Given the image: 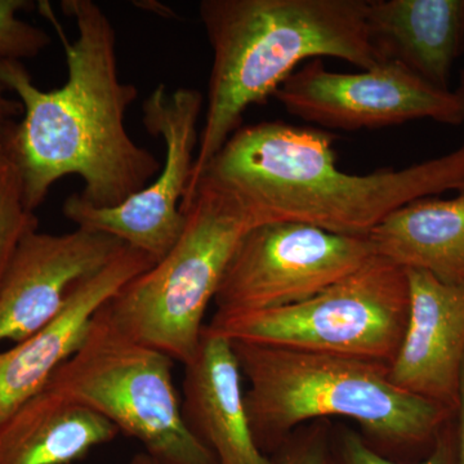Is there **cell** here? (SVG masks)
<instances>
[{
	"label": "cell",
	"mask_w": 464,
	"mask_h": 464,
	"mask_svg": "<svg viewBox=\"0 0 464 464\" xmlns=\"http://www.w3.org/2000/svg\"><path fill=\"white\" fill-rule=\"evenodd\" d=\"M61 5L74 18V42L67 41L50 5L41 3L39 8L63 39L67 63L63 87L42 91L24 63L0 60V87L24 108L8 151L33 212L69 174L83 179L82 199L94 207H116L154 181L163 166L125 127V114L139 91L119 79L116 34L108 14L92 0H63Z\"/></svg>",
	"instance_id": "6da1fadb"
},
{
	"label": "cell",
	"mask_w": 464,
	"mask_h": 464,
	"mask_svg": "<svg viewBox=\"0 0 464 464\" xmlns=\"http://www.w3.org/2000/svg\"><path fill=\"white\" fill-rule=\"evenodd\" d=\"M332 143L331 134L314 128L248 125L232 134L201 179L231 192L262 224L295 222L351 237H368L411 201L464 191V143L402 169L362 176L337 167Z\"/></svg>",
	"instance_id": "7a4b0ae2"
},
{
	"label": "cell",
	"mask_w": 464,
	"mask_h": 464,
	"mask_svg": "<svg viewBox=\"0 0 464 464\" xmlns=\"http://www.w3.org/2000/svg\"><path fill=\"white\" fill-rule=\"evenodd\" d=\"M369 0H203L199 14L213 52L206 121L186 200L204 170L306 60L338 58L362 70L383 63L368 29ZM182 203V204H183Z\"/></svg>",
	"instance_id": "3957f363"
},
{
	"label": "cell",
	"mask_w": 464,
	"mask_h": 464,
	"mask_svg": "<svg viewBox=\"0 0 464 464\" xmlns=\"http://www.w3.org/2000/svg\"><path fill=\"white\" fill-rule=\"evenodd\" d=\"M250 427L258 448L274 456L299 427L315 420H353L369 445L389 459L417 462L453 417L445 406L400 390L389 365L333 355L231 342Z\"/></svg>",
	"instance_id": "277c9868"
},
{
	"label": "cell",
	"mask_w": 464,
	"mask_h": 464,
	"mask_svg": "<svg viewBox=\"0 0 464 464\" xmlns=\"http://www.w3.org/2000/svg\"><path fill=\"white\" fill-rule=\"evenodd\" d=\"M181 209L185 225L173 248L106 308L125 334L186 365L199 347L204 316L235 249L262 222L207 179L198 182Z\"/></svg>",
	"instance_id": "5b68a950"
},
{
	"label": "cell",
	"mask_w": 464,
	"mask_h": 464,
	"mask_svg": "<svg viewBox=\"0 0 464 464\" xmlns=\"http://www.w3.org/2000/svg\"><path fill=\"white\" fill-rule=\"evenodd\" d=\"M173 360L125 334L103 306L83 343L47 386L141 442L164 464H217L183 420L173 383Z\"/></svg>",
	"instance_id": "8992f818"
},
{
	"label": "cell",
	"mask_w": 464,
	"mask_h": 464,
	"mask_svg": "<svg viewBox=\"0 0 464 464\" xmlns=\"http://www.w3.org/2000/svg\"><path fill=\"white\" fill-rule=\"evenodd\" d=\"M406 271L373 256L319 295L259 313L217 315L204 331L230 342L357 357L389 365L404 337Z\"/></svg>",
	"instance_id": "52a82bcc"
},
{
	"label": "cell",
	"mask_w": 464,
	"mask_h": 464,
	"mask_svg": "<svg viewBox=\"0 0 464 464\" xmlns=\"http://www.w3.org/2000/svg\"><path fill=\"white\" fill-rule=\"evenodd\" d=\"M375 256L366 237L295 222L256 226L241 239L217 290V315L274 310L319 295Z\"/></svg>",
	"instance_id": "ba28073f"
},
{
	"label": "cell",
	"mask_w": 464,
	"mask_h": 464,
	"mask_svg": "<svg viewBox=\"0 0 464 464\" xmlns=\"http://www.w3.org/2000/svg\"><path fill=\"white\" fill-rule=\"evenodd\" d=\"M203 105V94L195 88H177L169 93L166 85H158L142 105L146 130L163 140L166 148L157 179L116 207H94L72 194L63 203V216L76 227L115 237L154 264L166 257L185 225L181 207L194 170Z\"/></svg>",
	"instance_id": "9c48e42d"
},
{
	"label": "cell",
	"mask_w": 464,
	"mask_h": 464,
	"mask_svg": "<svg viewBox=\"0 0 464 464\" xmlns=\"http://www.w3.org/2000/svg\"><path fill=\"white\" fill-rule=\"evenodd\" d=\"M273 97L289 114L329 130H375L422 119L464 124L456 92L433 87L391 61L351 74L329 72L323 60L308 61Z\"/></svg>",
	"instance_id": "30bf717a"
},
{
	"label": "cell",
	"mask_w": 464,
	"mask_h": 464,
	"mask_svg": "<svg viewBox=\"0 0 464 464\" xmlns=\"http://www.w3.org/2000/svg\"><path fill=\"white\" fill-rule=\"evenodd\" d=\"M123 246L110 235L81 227L27 235L0 282V343H20L41 331L76 286L102 270Z\"/></svg>",
	"instance_id": "8fae6325"
},
{
	"label": "cell",
	"mask_w": 464,
	"mask_h": 464,
	"mask_svg": "<svg viewBox=\"0 0 464 464\" xmlns=\"http://www.w3.org/2000/svg\"><path fill=\"white\" fill-rule=\"evenodd\" d=\"M409 310L404 337L389 366L400 390L456 411L464 365V284L405 270Z\"/></svg>",
	"instance_id": "7c38bea8"
},
{
	"label": "cell",
	"mask_w": 464,
	"mask_h": 464,
	"mask_svg": "<svg viewBox=\"0 0 464 464\" xmlns=\"http://www.w3.org/2000/svg\"><path fill=\"white\" fill-rule=\"evenodd\" d=\"M154 265L148 256L124 246L102 270L76 286L52 322L0 351V422L44 389L54 372L74 355L97 311Z\"/></svg>",
	"instance_id": "4fadbf2b"
},
{
	"label": "cell",
	"mask_w": 464,
	"mask_h": 464,
	"mask_svg": "<svg viewBox=\"0 0 464 464\" xmlns=\"http://www.w3.org/2000/svg\"><path fill=\"white\" fill-rule=\"evenodd\" d=\"M183 366V420L217 464H275L253 436L231 342L203 331L197 353Z\"/></svg>",
	"instance_id": "5bb4252c"
},
{
	"label": "cell",
	"mask_w": 464,
	"mask_h": 464,
	"mask_svg": "<svg viewBox=\"0 0 464 464\" xmlns=\"http://www.w3.org/2000/svg\"><path fill=\"white\" fill-rule=\"evenodd\" d=\"M369 34L382 61L449 91L464 51V0H369Z\"/></svg>",
	"instance_id": "9a60e30c"
},
{
	"label": "cell",
	"mask_w": 464,
	"mask_h": 464,
	"mask_svg": "<svg viewBox=\"0 0 464 464\" xmlns=\"http://www.w3.org/2000/svg\"><path fill=\"white\" fill-rule=\"evenodd\" d=\"M119 433L106 418L45 386L0 422V464H72Z\"/></svg>",
	"instance_id": "2e32d148"
},
{
	"label": "cell",
	"mask_w": 464,
	"mask_h": 464,
	"mask_svg": "<svg viewBox=\"0 0 464 464\" xmlns=\"http://www.w3.org/2000/svg\"><path fill=\"white\" fill-rule=\"evenodd\" d=\"M375 256L442 283L464 284V191L422 198L387 216L366 237Z\"/></svg>",
	"instance_id": "e0dca14e"
},
{
	"label": "cell",
	"mask_w": 464,
	"mask_h": 464,
	"mask_svg": "<svg viewBox=\"0 0 464 464\" xmlns=\"http://www.w3.org/2000/svg\"><path fill=\"white\" fill-rule=\"evenodd\" d=\"M38 230V217L26 206L20 169L8 148L0 149V282L20 244Z\"/></svg>",
	"instance_id": "ac0fdd59"
},
{
	"label": "cell",
	"mask_w": 464,
	"mask_h": 464,
	"mask_svg": "<svg viewBox=\"0 0 464 464\" xmlns=\"http://www.w3.org/2000/svg\"><path fill=\"white\" fill-rule=\"evenodd\" d=\"M326 464H458L453 417L440 430L429 454L411 463L395 462L382 456L356 430L343 424L333 427Z\"/></svg>",
	"instance_id": "d6986e66"
},
{
	"label": "cell",
	"mask_w": 464,
	"mask_h": 464,
	"mask_svg": "<svg viewBox=\"0 0 464 464\" xmlns=\"http://www.w3.org/2000/svg\"><path fill=\"white\" fill-rule=\"evenodd\" d=\"M35 7L29 0H0V60L23 63L38 57L51 44L50 34L18 17L20 12Z\"/></svg>",
	"instance_id": "ffe728a7"
},
{
	"label": "cell",
	"mask_w": 464,
	"mask_h": 464,
	"mask_svg": "<svg viewBox=\"0 0 464 464\" xmlns=\"http://www.w3.org/2000/svg\"><path fill=\"white\" fill-rule=\"evenodd\" d=\"M332 420H315L295 430L274 454L275 464H326Z\"/></svg>",
	"instance_id": "44dd1931"
},
{
	"label": "cell",
	"mask_w": 464,
	"mask_h": 464,
	"mask_svg": "<svg viewBox=\"0 0 464 464\" xmlns=\"http://www.w3.org/2000/svg\"><path fill=\"white\" fill-rule=\"evenodd\" d=\"M23 114V103L0 87V149L8 148L9 140Z\"/></svg>",
	"instance_id": "7402d4cb"
},
{
	"label": "cell",
	"mask_w": 464,
	"mask_h": 464,
	"mask_svg": "<svg viewBox=\"0 0 464 464\" xmlns=\"http://www.w3.org/2000/svg\"><path fill=\"white\" fill-rule=\"evenodd\" d=\"M453 420L454 431H456L458 464H464V365L462 375H460L458 402Z\"/></svg>",
	"instance_id": "603a6c76"
},
{
	"label": "cell",
	"mask_w": 464,
	"mask_h": 464,
	"mask_svg": "<svg viewBox=\"0 0 464 464\" xmlns=\"http://www.w3.org/2000/svg\"><path fill=\"white\" fill-rule=\"evenodd\" d=\"M128 464H164L159 462L158 459H155L154 457L149 456L145 451H141V453L134 454L132 458H130V463Z\"/></svg>",
	"instance_id": "cb8c5ba5"
},
{
	"label": "cell",
	"mask_w": 464,
	"mask_h": 464,
	"mask_svg": "<svg viewBox=\"0 0 464 464\" xmlns=\"http://www.w3.org/2000/svg\"><path fill=\"white\" fill-rule=\"evenodd\" d=\"M456 93L459 96L460 101H462L464 108V72L462 74V82H460V88L456 92Z\"/></svg>",
	"instance_id": "d4e9b609"
}]
</instances>
